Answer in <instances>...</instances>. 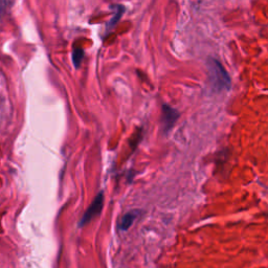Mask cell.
Here are the masks:
<instances>
[{
  "label": "cell",
  "instance_id": "277c9868",
  "mask_svg": "<svg viewBox=\"0 0 268 268\" xmlns=\"http://www.w3.org/2000/svg\"><path fill=\"white\" fill-rule=\"evenodd\" d=\"M110 8L114 9V15H113V17L110 19V21H109L108 24H107V31L112 30V28L118 24V22L120 21V19L122 18L124 12H125V9H126V7L124 6V5H122V4H114V5H111Z\"/></svg>",
  "mask_w": 268,
  "mask_h": 268
},
{
  "label": "cell",
  "instance_id": "6da1fadb",
  "mask_svg": "<svg viewBox=\"0 0 268 268\" xmlns=\"http://www.w3.org/2000/svg\"><path fill=\"white\" fill-rule=\"evenodd\" d=\"M208 70L209 78L214 87L217 90L227 89L231 86V79L224 69V67L215 59L208 60Z\"/></svg>",
  "mask_w": 268,
  "mask_h": 268
},
{
  "label": "cell",
  "instance_id": "5b68a950",
  "mask_svg": "<svg viewBox=\"0 0 268 268\" xmlns=\"http://www.w3.org/2000/svg\"><path fill=\"white\" fill-rule=\"evenodd\" d=\"M136 217H137V212H135V210H132V212H129L126 215H124L119 223L120 231H127V229L132 225V223L134 222V220H135Z\"/></svg>",
  "mask_w": 268,
  "mask_h": 268
},
{
  "label": "cell",
  "instance_id": "3957f363",
  "mask_svg": "<svg viewBox=\"0 0 268 268\" xmlns=\"http://www.w3.org/2000/svg\"><path fill=\"white\" fill-rule=\"evenodd\" d=\"M179 117V114L176 109L172 108L169 105H164L162 106V114H161V126L165 132L170 131Z\"/></svg>",
  "mask_w": 268,
  "mask_h": 268
},
{
  "label": "cell",
  "instance_id": "8992f818",
  "mask_svg": "<svg viewBox=\"0 0 268 268\" xmlns=\"http://www.w3.org/2000/svg\"><path fill=\"white\" fill-rule=\"evenodd\" d=\"M83 57H84V52L82 49H80V47H76V49L73 50L72 61H73V64L75 67L80 66V64L83 60Z\"/></svg>",
  "mask_w": 268,
  "mask_h": 268
},
{
  "label": "cell",
  "instance_id": "7a4b0ae2",
  "mask_svg": "<svg viewBox=\"0 0 268 268\" xmlns=\"http://www.w3.org/2000/svg\"><path fill=\"white\" fill-rule=\"evenodd\" d=\"M104 205V194L101 192L98 194V196L94 198L92 201V203L89 205V207L86 210L85 214L83 215L81 221H80V226H84L90 222L91 220L95 217L101 214L102 208Z\"/></svg>",
  "mask_w": 268,
  "mask_h": 268
}]
</instances>
